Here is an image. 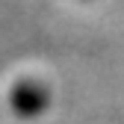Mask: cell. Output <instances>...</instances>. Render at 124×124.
Instances as JSON below:
<instances>
[{
  "label": "cell",
  "instance_id": "obj_1",
  "mask_svg": "<svg viewBox=\"0 0 124 124\" xmlns=\"http://www.w3.org/2000/svg\"><path fill=\"white\" fill-rule=\"evenodd\" d=\"M9 103H12V109L18 112V115L33 118V115H39V112L47 109L50 98H47V89H44L41 83H36V80H21V83L12 86Z\"/></svg>",
  "mask_w": 124,
  "mask_h": 124
}]
</instances>
